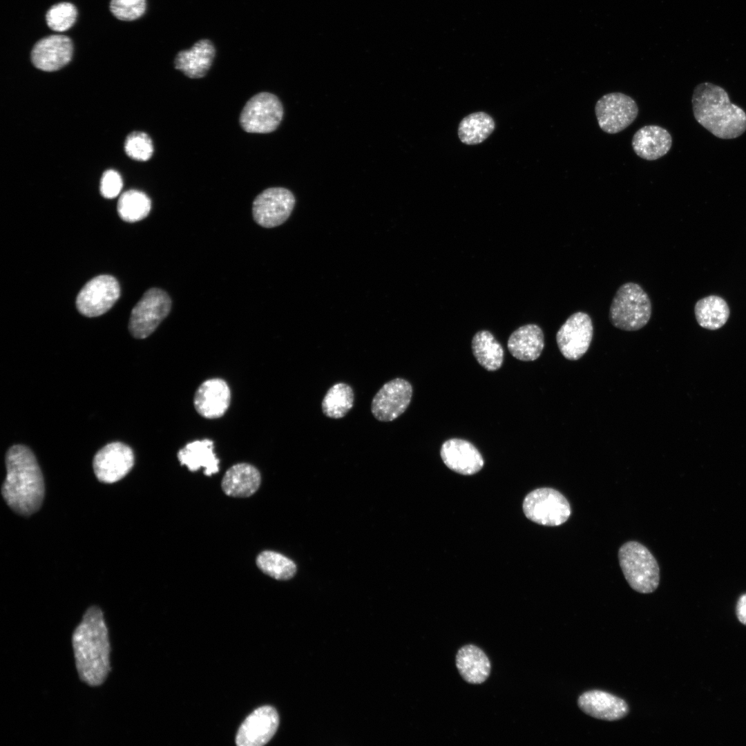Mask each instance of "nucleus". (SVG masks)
I'll use <instances>...</instances> for the list:
<instances>
[{
  "label": "nucleus",
  "mask_w": 746,
  "mask_h": 746,
  "mask_svg": "<svg viewBox=\"0 0 746 746\" xmlns=\"http://www.w3.org/2000/svg\"><path fill=\"white\" fill-rule=\"evenodd\" d=\"M153 150L152 140L144 132H132L126 138L124 151L133 160L147 161L153 155Z\"/></svg>",
  "instance_id": "obj_33"
},
{
  "label": "nucleus",
  "mask_w": 746,
  "mask_h": 746,
  "mask_svg": "<svg viewBox=\"0 0 746 746\" xmlns=\"http://www.w3.org/2000/svg\"><path fill=\"white\" fill-rule=\"evenodd\" d=\"M696 120L714 136L734 139L746 131V113L731 102L727 91L710 82L697 85L691 98Z\"/></svg>",
  "instance_id": "obj_3"
},
{
  "label": "nucleus",
  "mask_w": 746,
  "mask_h": 746,
  "mask_svg": "<svg viewBox=\"0 0 746 746\" xmlns=\"http://www.w3.org/2000/svg\"><path fill=\"white\" fill-rule=\"evenodd\" d=\"M215 55L212 42L201 39L190 49L179 52L174 59V66L189 78H202L210 69Z\"/></svg>",
  "instance_id": "obj_21"
},
{
  "label": "nucleus",
  "mask_w": 746,
  "mask_h": 746,
  "mask_svg": "<svg viewBox=\"0 0 746 746\" xmlns=\"http://www.w3.org/2000/svg\"><path fill=\"white\" fill-rule=\"evenodd\" d=\"M699 325L709 330L722 327L729 317V307L722 297L711 295L698 300L694 307Z\"/></svg>",
  "instance_id": "obj_26"
},
{
  "label": "nucleus",
  "mask_w": 746,
  "mask_h": 746,
  "mask_svg": "<svg viewBox=\"0 0 746 746\" xmlns=\"http://www.w3.org/2000/svg\"><path fill=\"white\" fill-rule=\"evenodd\" d=\"M120 287L110 275H99L90 280L80 290L76 306L82 315L95 317L108 312L118 300Z\"/></svg>",
  "instance_id": "obj_11"
},
{
  "label": "nucleus",
  "mask_w": 746,
  "mask_h": 746,
  "mask_svg": "<svg viewBox=\"0 0 746 746\" xmlns=\"http://www.w3.org/2000/svg\"><path fill=\"white\" fill-rule=\"evenodd\" d=\"M618 558L624 576L633 590L651 593L658 588L659 566L647 547L635 541L626 542L619 549Z\"/></svg>",
  "instance_id": "obj_5"
},
{
  "label": "nucleus",
  "mask_w": 746,
  "mask_h": 746,
  "mask_svg": "<svg viewBox=\"0 0 746 746\" xmlns=\"http://www.w3.org/2000/svg\"><path fill=\"white\" fill-rule=\"evenodd\" d=\"M151 201L144 192L131 189L123 193L117 202V212L124 221L135 222L144 219L149 213Z\"/></svg>",
  "instance_id": "obj_30"
},
{
  "label": "nucleus",
  "mask_w": 746,
  "mask_h": 746,
  "mask_svg": "<svg viewBox=\"0 0 746 746\" xmlns=\"http://www.w3.org/2000/svg\"><path fill=\"white\" fill-rule=\"evenodd\" d=\"M258 568L265 574L278 580H288L296 573L294 561L284 555L272 551H264L256 557Z\"/></svg>",
  "instance_id": "obj_31"
},
{
  "label": "nucleus",
  "mask_w": 746,
  "mask_h": 746,
  "mask_svg": "<svg viewBox=\"0 0 746 746\" xmlns=\"http://www.w3.org/2000/svg\"><path fill=\"white\" fill-rule=\"evenodd\" d=\"M231 402V390L222 379L204 381L196 390L193 405L197 412L206 419H218L227 410Z\"/></svg>",
  "instance_id": "obj_17"
},
{
  "label": "nucleus",
  "mask_w": 746,
  "mask_h": 746,
  "mask_svg": "<svg viewBox=\"0 0 746 746\" xmlns=\"http://www.w3.org/2000/svg\"><path fill=\"white\" fill-rule=\"evenodd\" d=\"M507 346L517 359L535 361L539 357L544 347V333L535 324L521 326L510 335Z\"/></svg>",
  "instance_id": "obj_23"
},
{
  "label": "nucleus",
  "mask_w": 746,
  "mask_h": 746,
  "mask_svg": "<svg viewBox=\"0 0 746 746\" xmlns=\"http://www.w3.org/2000/svg\"><path fill=\"white\" fill-rule=\"evenodd\" d=\"M413 394L411 383L396 378L383 384L374 396L371 412L381 422H390L400 417L409 406Z\"/></svg>",
  "instance_id": "obj_12"
},
{
  "label": "nucleus",
  "mask_w": 746,
  "mask_h": 746,
  "mask_svg": "<svg viewBox=\"0 0 746 746\" xmlns=\"http://www.w3.org/2000/svg\"><path fill=\"white\" fill-rule=\"evenodd\" d=\"M283 117V107L277 96L262 92L251 97L239 118L242 128L248 133H268L275 131Z\"/></svg>",
  "instance_id": "obj_8"
},
{
  "label": "nucleus",
  "mask_w": 746,
  "mask_h": 746,
  "mask_svg": "<svg viewBox=\"0 0 746 746\" xmlns=\"http://www.w3.org/2000/svg\"><path fill=\"white\" fill-rule=\"evenodd\" d=\"M77 16L75 6L68 2L52 6L47 12L46 20L48 27L56 32H64L71 28Z\"/></svg>",
  "instance_id": "obj_32"
},
{
  "label": "nucleus",
  "mask_w": 746,
  "mask_h": 746,
  "mask_svg": "<svg viewBox=\"0 0 746 746\" xmlns=\"http://www.w3.org/2000/svg\"><path fill=\"white\" fill-rule=\"evenodd\" d=\"M651 309L648 294L638 284L629 282L617 290L610 306L609 318L616 328L636 331L648 323Z\"/></svg>",
  "instance_id": "obj_4"
},
{
  "label": "nucleus",
  "mask_w": 746,
  "mask_h": 746,
  "mask_svg": "<svg viewBox=\"0 0 746 746\" xmlns=\"http://www.w3.org/2000/svg\"><path fill=\"white\" fill-rule=\"evenodd\" d=\"M354 403L352 388L346 383L339 382L332 385L324 396L321 409L327 417L342 419L351 410Z\"/></svg>",
  "instance_id": "obj_29"
},
{
  "label": "nucleus",
  "mask_w": 746,
  "mask_h": 746,
  "mask_svg": "<svg viewBox=\"0 0 746 746\" xmlns=\"http://www.w3.org/2000/svg\"><path fill=\"white\" fill-rule=\"evenodd\" d=\"M260 483L261 475L257 468L248 463H238L226 471L221 487L228 496L249 497L258 490Z\"/></svg>",
  "instance_id": "obj_22"
},
{
  "label": "nucleus",
  "mask_w": 746,
  "mask_h": 746,
  "mask_svg": "<svg viewBox=\"0 0 746 746\" xmlns=\"http://www.w3.org/2000/svg\"><path fill=\"white\" fill-rule=\"evenodd\" d=\"M73 50V44L68 37L50 35L35 44L31 52V61L41 70L55 71L70 62Z\"/></svg>",
  "instance_id": "obj_16"
},
{
  "label": "nucleus",
  "mask_w": 746,
  "mask_h": 746,
  "mask_svg": "<svg viewBox=\"0 0 746 746\" xmlns=\"http://www.w3.org/2000/svg\"><path fill=\"white\" fill-rule=\"evenodd\" d=\"M146 0H111L110 10L118 19L133 21L142 17L146 11Z\"/></svg>",
  "instance_id": "obj_34"
},
{
  "label": "nucleus",
  "mask_w": 746,
  "mask_h": 746,
  "mask_svg": "<svg viewBox=\"0 0 746 746\" xmlns=\"http://www.w3.org/2000/svg\"><path fill=\"white\" fill-rule=\"evenodd\" d=\"M593 327L590 316L582 312L571 315L556 334V341L562 354L571 361L580 358L588 350L592 341Z\"/></svg>",
  "instance_id": "obj_13"
},
{
  "label": "nucleus",
  "mask_w": 746,
  "mask_h": 746,
  "mask_svg": "<svg viewBox=\"0 0 746 746\" xmlns=\"http://www.w3.org/2000/svg\"><path fill=\"white\" fill-rule=\"evenodd\" d=\"M7 474L2 496L16 513L28 516L37 511L44 497V483L32 452L23 445L10 447L6 455Z\"/></svg>",
  "instance_id": "obj_2"
},
{
  "label": "nucleus",
  "mask_w": 746,
  "mask_h": 746,
  "mask_svg": "<svg viewBox=\"0 0 746 746\" xmlns=\"http://www.w3.org/2000/svg\"><path fill=\"white\" fill-rule=\"evenodd\" d=\"M440 455L448 468L464 475L478 472L484 463L477 448L461 439L453 438L446 441L441 446Z\"/></svg>",
  "instance_id": "obj_18"
},
{
  "label": "nucleus",
  "mask_w": 746,
  "mask_h": 746,
  "mask_svg": "<svg viewBox=\"0 0 746 746\" xmlns=\"http://www.w3.org/2000/svg\"><path fill=\"white\" fill-rule=\"evenodd\" d=\"M134 464L132 449L121 442L108 443L100 449L93 459V469L102 482L111 484L125 477Z\"/></svg>",
  "instance_id": "obj_14"
},
{
  "label": "nucleus",
  "mask_w": 746,
  "mask_h": 746,
  "mask_svg": "<svg viewBox=\"0 0 746 746\" xmlns=\"http://www.w3.org/2000/svg\"><path fill=\"white\" fill-rule=\"evenodd\" d=\"M213 442L208 439L188 443L178 452V459L181 465L186 466L191 472L201 468L204 473L211 476L219 471V459L213 451Z\"/></svg>",
  "instance_id": "obj_24"
},
{
  "label": "nucleus",
  "mask_w": 746,
  "mask_h": 746,
  "mask_svg": "<svg viewBox=\"0 0 746 746\" xmlns=\"http://www.w3.org/2000/svg\"><path fill=\"white\" fill-rule=\"evenodd\" d=\"M595 112L600 128L609 134L618 133L631 124L638 114V106L630 96L611 93L597 102Z\"/></svg>",
  "instance_id": "obj_9"
},
{
  "label": "nucleus",
  "mask_w": 746,
  "mask_h": 746,
  "mask_svg": "<svg viewBox=\"0 0 746 746\" xmlns=\"http://www.w3.org/2000/svg\"><path fill=\"white\" fill-rule=\"evenodd\" d=\"M736 615L738 620L746 625V594L739 598L736 605Z\"/></svg>",
  "instance_id": "obj_36"
},
{
  "label": "nucleus",
  "mask_w": 746,
  "mask_h": 746,
  "mask_svg": "<svg viewBox=\"0 0 746 746\" xmlns=\"http://www.w3.org/2000/svg\"><path fill=\"white\" fill-rule=\"evenodd\" d=\"M279 716L271 706L254 710L242 723L236 736L239 746H262L267 743L277 731Z\"/></svg>",
  "instance_id": "obj_15"
},
{
  "label": "nucleus",
  "mask_w": 746,
  "mask_h": 746,
  "mask_svg": "<svg viewBox=\"0 0 746 746\" xmlns=\"http://www.w3.org/2000/svg\"><path fill=\"white\" fill-rule=\"evenodd\" d=\"M172 300L164 290L148 289L133 308L128 323L131 335L139 339L150 336L171 312Z\"/></svg>",
  "instance_id": "obj_6"
},
{
  "label": "nucleus",
  "mask_w": 746,
  "mask_h": 746,
  "mask_svg": "<svg viewBox=\"0 0 746 746\" xmlns=\"http://www.w3.org/2000/svg\"><path fill=\"white\" fill-rule=\"evenodd\" d=\"M631 145L635 154L647 160H656L670 150L672 137L669 131L657 125H647L633 135Z\"/></svg>",
  "instance_id": "obj_20"
},
{
  "label": "nucleus",
  "mask_w": 746,
  "mask_h": 746,
  "mask_svg": "<svg viewBox=\"0 0 746 746\" xmlns=\"http://www.w3.org/2000/svg\"><path fill=\"white\" fill-rule=\"evenodd\" d=\"M577 705L586 715L606 721L620 720L629 712V705L625 700L601 690L583 693L577 699Z\"/></svg>",
  "instance_id": "obj_19"
},
{
  "label": "nucleus",
  "mask_w": 746,
  "mask_h": 746,
  "mask_svg": "<svg viewBox=\"0 0 746 746\" xmlns=\"http://www.w3.org/2000/svg\"><path fill=\"white\" fill-rule=\"evenodd\" d=\"M495 128V122L492 116L483 111L475 112L461 119L458 127V136L465 144H478L485 141Z\"/></svg>",
  "instance_id": "obj_28"
},
{
  "label": "nucleus",
  "mask_w": 746,
  "mask_h": 746,
  "mask_svg": "<svg viewBox=\"0 0 746 746\" xmlns=\"http://www.w3.org/2000/svg\"><path fill=\"white\" fill-rule=\"evenodd\" d=\"M456 666L463 679L470 684H481L490 673V662L479 647L467 644L456 655Z\"/></svg>",
  "instance_id": "obj_25"
},
{
  "label": "nucleus",
  "mask_w": 746,
  "mask_h": 746,
  "mask_svg": "<svg viewBox=\"0 0 746 746\" xmlns=\"http://www.w3.org/2000/svg\"><path fill=\"white\" fill-rule=\"evenodd\" d=\"M472 350L477 362L488 371L499 370L504 361V349L487 330L477 332L472 340Z\"/></svg>",
  "instance_id": "obj_27"
},
{
  "label": "nucleus",
  "mask_w": 746,
  "mask_h": 746,
  "mask_svg": "<svg viewBox=\"0 0 746 746\" xmlns=\"http://www.w3.org/2000/svg\"><path fill=\"white\" fill-rule=\"evenodd\" d=\"M523 510L526 517L544 526H560L569 518L571 509L566 497L551 488H537L525 497Z\"/></svg>",
  "instance_id": "obj_7"
},
{
  "label": "nucleus",
  "mask_w": 746,
  "mask_h": 746,
  "mask_svg": "<svg viewBox=\"0 0 746 746\" xmlns=\"http://www.w3.org/2000/svg\"><path fill=\"white\" fill-rule=\"evenodd\" d=\"M295 203V197L289 189L283 187L266 189L253 202V218L262 227H278L289 218Z\"/></svg>",
  "instance_id": "obj_10"
},
{
  "label": "nucleus",
  "mask_w": 746,
  "mask_h": 746,
  "mask_svg": "<svg viewBox=\"0 0 746 746\" xmlns=\"http://www.w3.org/2000/svg\"><path fill=\"white\" fill-rule=\"evenodd\" d=\"M122 188L121 175L115 170L106 171L100 181V193L104 198L111 199L117 197Z\"/></svg>",
  "instance_id": "obj_35"
},
{
  "label": "nucleus",
  "mask_w": 746,
  "mask_h": 746,
  "mask_svg": "<svg viewBox=\"0 0 746 746\" xmlns=\"http://www.w3.org/2000/svg\"><path fill=\"white\" fill-rule=\"evenodd\" d=\"M72 647L77 675L82 682L97 687L111 671L108 629L102 609L91 606L72 633Z\"/></svg>",
  "instance_id": "obj_1"
}]
</instances>
